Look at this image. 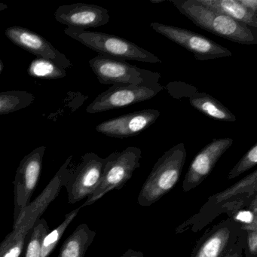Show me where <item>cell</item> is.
<instances>
[{
    "label": "cell",
    "mask_w": 257,
    "mask_h": 257,
    "mask_svg": "<svg viewBox=\"0 0 257 257\" xmlns=\"http://www.w3.org/2000/svg\"><path fill=\"white\" fill-rule=\"evenodd\" d=\"M7 8V5H4V4H0V11L1 10H5V9Z\"/></svg>",
    "instance_id": "31"
},
{
    "label": "cell",
    "mask_w": 257,
    "mask_h": 257,
    "mask_svg": "<svg viewBox=\"0 0 257 257\" xmlns=\"http://www.w3.org/2000/svg\"><path fill=\"white\" fill-rule=\"evenodd\" d=\"M244 242L245 237L242 239L234 248L231 251L229 257H242V252L243 250V247H244Z\"/></svg>",
    "instance_id": "28"
},
{
    "label": "cell",
    "mask_w": 257,
    "mask_h": 257,
    "mask_svg": "<svg viewBox=\"0 0 257 257\" xmlns=\"http://www.w3.org/2000/svg\"><path fill=\"white\" fill-rule=\"evenodd\" d=\"M244 237L239 224L228 218L204 234L191 257H222Z\"/></svg>",
    "instance_id": "12"
},
{
    "label": "cell",
    "mask_w": 257,
    "mask_h": 257,
    "mask_svg": "<svg viewBox=\"0 0 257 257\" xmlns=\"http://www.w3.org/2000/svg\"><path fill=\"white\" fill-rule=\"evenodd\" d=\"M197 27L218 37L242 45H256V30L210 10L197 0H168Z\"/></svg>",
    "instance_id": "2"
},
{
    "label": "cell",
    "mask_w": 257,
    "mask_h": 257,
    "mask_svg": "<svg viewBox=\"0 0 257 257\" xmlns=\"http://www.w3.org/2000/svg\"><path fill=\"white\" fill-rule=\"evenodd\" d=\"M119 257H144V255L141 251L129 249L128 250L126 251L122 255Z\"/></svg>",
    "instance_id": "29"
},
{
    "label": "cell",
    "mask_w": 257,
    "mask_h": 257,
    "mask_svg": "<svg viewBox=\"0 0 257 257\" xmlns=\"http://www.w3.org/2000/svg\"><path fill=\"white\" fill-rule=\"evenodd\" d=\"M26 236L13 230L0 243V257H22Z\"/></svg>",
    "instance_id": "24"
},
{
    "label": "cell",
    "mask_w": 257,
    "mask_h": 257,
    "mask_svg": "<svg viewBox=\"0 0 257 257\" xmlns=\"http://www.w3.org/2000/svg\"><path fill=\"white\" fill-rule=\"evenodd\" d=\"M153 31L190 52L198 61H209L232 56L226 48L201 34L171 25L153 22Z\"/></svg>",
    "instance_id": "8"
},
{
    "label": "cell",
    "mask_w": 257,
    "mask_h": 257,
    "mask_svg": "<svg viewBox=\"0 0 257 257\" xmlns=\"http://www.w3.org/2000/svg\"><path fill=\"white\" fill-rule=\"evenodd\" d=\"M228 215V218L239 224L243 231L257 230V195L253 197L249 205Z\"/></svg>",
    "instance_id": "23"
},
{
    "label": "cell",
    "mask_w": 257,
    "mask_h": 257,
    "mask_svg": "<svg viewBox=\"0 0 257 257\" xmlns=\"http://www.w3.org/2000/svg\"><path fill=\"white\" fill-rule=\"evenodd\" d=\"M159 82H148L140 85H112L99 94L88 105L86 112L90 114L119 109L150 100L162 91Z\"/></svg>",
    "instance_id": "6"
},
{
    "label": "cell",
    "mask_w": 257,
    "mask_h": 257,
    "mask_svg": "<svg viewBox=\"0 0 257 257\" xmlns=\"http://www.w3.org/2000/svg\"><path fill=\"white\" fill-rule=\"evenodd\" d=\"M0 254H1V247H0Z\"/></svg>",
    "instance_id": "34"
},
{
    "label": "cell",
    "mask_w": 257,
    "mask_h": 257,
    "mask_svg": "<svg viewBox=\"0 0 257 257\" xmlns=\"http://www.w3.org/2000/svg\"><path fill=\"white\" fill-rule=\"evenodd\" d=\"M5 34L15 45L36 55L38 58L52 61L64 70L73 66L70 60L54 47L50 42L28 28L10 27L6 30Z\"/></svg>",
    "instance_id": "14"
},
{
    "label": "cell",
    "mask_w": 257,
    "mask_h": 257,
    "mask_svg": "<svg viewBox=\"0 0 257 257\" xmlns=\"http://www.w3.org/2000/svg\"><path fill=\"white\" fill-rule=\"evenodd\" d=\"M95 235L96 231H92L87 224L78 225L63 243L58 257H85Z\"/></svg>",
    "instance_id": "18"
},
{
    "label": "cell",
    "mask_w": 257,
    "mask_h": 257,
    "mask_svg": "<svg viewBox=\"0 0 257 257\" xmlns=\"http://www.w3.org/2000/svg\"><path fill=\"white\" fill-rule=\"evenodd\" d=\"M141 156L142 151L136 147H127L122 151L111 153L105 159L103 174L98 186L79 207L91 205L110 191L121 189L131 180L134 172L140 168Z\"/></svg>",
    "instance_id": "5"
},
{
    "label": "cell",
    "mask_w": 257,
    "mask_h": 257,
    "mask_svg": "<svg viewBox=\"0 0 257 257\" xmlns=\"http://www.w3.org/2000/svg\"><path fill=\"white\" fill-rule=\"evenodd\" d=\"M50 231L46 219H39L26 235L22 257H40L42 243Z\"/></svg>",
    "instance_id": "21"
},
{
    "label": "cell",
    "mask_w": 257,
    "mask_h": 257,
    "mask_svg": "<svg viewBox=\"0 0 257 257\" xmlns=\"http://www.w3.org/2000/svg\"><path fill=\"white\" fill-rule=\"evenodd\" d=\"M166 0H150V3L153 4H162L165 3Z\"/></svg>",
    "instance_id": "30"
},
{
    "label": "cell",
    "mask_w": 257,
    "mask_h": 257,
    "mask_svg": "<svg viewBox=\"0 0 257 257\" xmlns=\"http://www.w3.org/2000/svg\"><path fill=\"white\" fill-rule=\"evenodd\" d=\"M34 100V94L27 91H2L0 92V115L25 109Z\"/></svg>",
    "instance_id": "20"
},
{
    "label": "cell",
    "mask_w": 257,
    "mask_h": 257,
    "mask_svg": "<svg viewBox=\"0 0 257 257\" xmlns=\"http://www.w3.org/2000/svg\"><path fill=\"white\" fill-rule=\"evenodd\" d=\"M257 195V170L222 192L212 195L196 214L178 226L176 232L198 231L222 213H229L250 204Z\"/></svg>",
    "instance_id": "1"
},
{
    "label": "cell",
    "mask_w": 257,
    "mask_h": 257,
    "mask_svg": "<svg viewBox=\"0 0 257 257\" xmlns=\"http://www.w3.org/2000/svg\"><path fill=\"white\" fill-rule=\"evenodd\" d=\"M3 70V64L1 61H0V72L2 71Z\"/></svg>",
    "instance_id": "33"
},
{
    "label": "cell",
    "mask_w": 257,
    "mask_h": 257,
    "mask_svg": "<svg viewBox=\"0 0 257 257\" xmlns=\"http://www.w3.org/2000/svg\"><path fill=\"white\" fill-rule=\"evenodd\" d=\"M105 159L94 153L84 155L64 187L67 189L70 204H76L92 195L101 180Z\"/></svg>",
    "instance_id": "11"
},
{
    "label": "cell",
    "mask_w": 257,
    "mask_h": 257,
    "mask_svg": "<svg viewBox=\"0 0 257 257\" xmlns=\"http://www.w3.org/2000/svg\"><path fill=\"white\" fill-rule=\"evenodd\" d=\"M229 138L213 139L194 158L189 165L183 183L184 192H189L199 186L213 171L222 155L232 146Z\"/></svg>",
    "instance_id": "13"
},
{
    "label": "cell",
    "mask_w": 257,
    "mask_h": 257,
    "mask_svg": "<svg viewBox=\"0 0 257 257\" xmlns=\"http://www.w3.org/2000/svg\"><path fill=\"white\" fill-rule=\"evenodd\" d=\"M159 116L160 112L157 109H143L103 121L96 127V131L116 139L132 138L149 128Z\"/></svg>",
    "instance_id": "15"
},
{
    "label": "cell",
    "mask_w": 257,
    "mask_h": 257,
    "mask_svg": "<svg viewBox=\"0 0 257 257\" xmlns=\"http://www.w3.org/2000/svg\"><path fill=\"white\" fill-rule=\"evenodd\" d=\"M243 249L246 257H257V230L245 231Z\"/></svg>",
    "instance_id": "26"
},
{
    "label": "cell",
    "mask_w": 257,
    "mask_h": 257,
    "mask_svg": "<svg viewBox=\"0 0 257 257\" xmlns=\"http://www.w3.org/2000/svg\"><path fill=\"white\" fill-rule=\"evenodd\" d=\"M89 65L102 85H140L159 82L160 75L142 70L127 61L98 55L89 61Z\"/></svg>",
    "instance_id": "7"
},
{
    "label": "cell",
    "mask_w": 257,
    "mask_h": 257,
    "mask_svg": "<svg viewBox=\"0 0 257 257\" xmlns=\"http://www.w3.org/2000/svg\"><path fill=\"white\" fill-rule=\"evenodd\" d=\"M190 104L197 110L215 120L234 122L236 117L226 106L211 95L195 91L189 98Z\"/></svg>",
    "instance_id": "19"
},
{
    "label": "cell",
    "mask_w": 257,
    "mask_h": 257,
    "mask_svg": "<svg viewBox=\"0 0 257 257\" xmlns=\"http://www.w3.org/2000/svg\"><path fill=\"white\" fill-rule=\"evenodd\" d=\"M231 250H232V249H231V250L229 251V252H227V253L225 254V255H224L223 256H222V257H229L230 253H231Z\"/></svg>",
    "instance_id": "32"
},
{
    "label": "cell",
    "mask_w": 257,
    "mask_h": 257,
    "mask_svg": "<svg viewBox=\"0 0 257 257\" xmlns=\"http://www.w3.org/2000/svg\"><path fill=\"white\" fill-rule=\"evenodd\" d=\"M72 159L73 156L66 160L43 192L22 210L17 220L13 223V230L26 236L32 229L49 204L57 198L62 187L65 186L71 174L70 166Z\"/></svg>",
    "instance_id": "10"
},
{
    "label": "cell",
    "mask_w": 257,
    "mask_h": 257,
    "mask_svg": "<svg viewBox=\"0 0 257 257\" xmlns=\"http://www.w3.org/2000/svg\"><path fill=\"white\" fill-rule=\"evenodd\" d=\"M64 33L70 38L103 56L124 61H136L151 64L162 62L154 54L115 35L73 28H65Z\"/></svg>",
    "instance_id": "4"
},
{
    "label": "cell",
    "mask_w": 257,
    "mask_h": 257,
    "mask_svg": "<svg viewBox=\"0 0 257 257\" xmlns=\"http://www.w3.org/2000/svg\"><path fill=\"white\" fill-rule=\"evenodd\" d=\"M46 147L41 146L25 156L16 171L14 182V222L31 203L43 169ZM13 222V223H14Z\"/></svg>",
    "instance_id": "9"
},
{
    "label": "cell",
    "mask_w": 257,
    "mask_h": 257,
    "mask_svg": "<svg viewBox=\"0 0 257 257\" xmlns=\"http://www.w3.org/2000/svg\"><path fill=\"white\" fill-rule=\"evenodd\" d=\"M257 164V144H254L234 165L228 174V180L236 178L248 170L251 169Z\"/></svg>",
    "instance_id": "25"
},
{
    "label": "cell",
    "mask_w": 257,
    "mask_h": 257,
    "mask_svg": "<svg viewBox=\"0 0 257 257\" xmlns=\"http://www.w3.org/2000/svg\"><path fill=\"white\" fill-rule=\"evenodd\" d=\"M186 155L185 144L180 143L159 158L141 188L138 198L140 205L151 206L172 190L181 177Z\"/></svg>",
    "instance_id": "3"
},
{
    "label": "cell",
    "mask_w": 257,
    "mask_h": 257,
    "mask_svg": "<svg viewBox=\"0 0 257 257\" xmlns=\"http://www.w3.org/2000/svg\"><path fill=\"white\" fill-rule=\"evenodd\" d=\"M239 4L243 6L248 11L257 14L256 0H238Z\"/></svg>",
    "instance_id": "27"
},
{
    "label": "cell",
    "mask_w": 257,
    "mask_h": 257,
    "mask_svg": "<svg viewBox=\"0 0 257 257\" xmlns=\"http://www.w3.org/2000/svg\"><path fill=\"white\" fill-rule=\"evenodd\" d=\"M28 73L32 77L41 79H62L67 76V72L64 69L43 58L34 60L28 67Z\"/></svg>",
    "instance_id": "22"
},
{
    "label": "cell",
    "mask_w": 257,
    "mask_h": 257,
    "mask_svg": "<svg viewBox=\"0 0 257 257\" xmlns=\"http://www.w3.org/2000/svg\"><path fill=\"white\" fill-rule=\"evenodd\" d=\"M200 4L225 15L233 20L249 28L257 29V14L248 11L239 4L238 0H197Z\"/></svg>",
    "instance_id": "17"
},
{
    "label": "cell",
    "mask_w": 257,
    "mask_h": 257,
    "mask_svg": "<svg viewBox=\"0 0 257 257\" xmlns=\"http://www.w3.org/2000/svg\"><path fill=\"white\" fill-rule=\"evenodd\" d=\"M57 22L67 25V28H98L109 22V11L100 6L75 4L58 7L55 13Z\"/></svg>",
    "instance_id": "16"
}]
</instances>
